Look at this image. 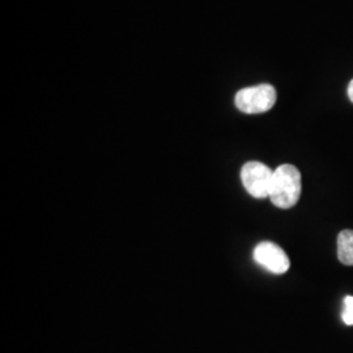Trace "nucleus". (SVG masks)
Wrapping results in <instances>:
<instances>
[{
    "label": "nucleus",
    "mask_w": 353,
    "mask_h": 353,
    "mask_svg": "<svg viewBox=\"0 0 353 353\" xmlns=\"http://www.w3.org/2000/svg\"><path fill=\"white\" fill-rule=\"evenodd\" d=\"M301 173L294 165H280L274 170L270 201L281 210L294 207L301 196Z\"/></svg>",
    "instance_id": "1"
},
{
    "label": "nucleus",
    "mask_w": 353,
    "mask_h": 353,
    "mask_svg": "<svg viewBox=\"0 0 353 353\" xmlns=\"http://www.w3.org/2000/svg\"><path fill=\"white\" fill-rule=\"evenodd\" d=\"M278 93L271 84H261L237 92L234 102L237 109L245 114H262L271 110L276 103Z\"/></svg>",
    "instance_id": "2"
},
{
    "label": "nucleus",
    "mask_w": 353,
    "mask_h": 353,
    "mask_svg": "<svg viewBox=\"0 0 353 353\" xmlns=\"http://www.w3.org/2000/svg\"><path fill=\"white\" fill-rule=\"evenodd\" d=\"M274 170L259 161H249L241 169V181L243 188L256 199L270 198Z\"/></svg>",
    "instance_id": "3"
},
{
    "label": "nucleus",
    "mask_w": 353,
    "mask_h": 353,
    "mask_svg": "<svg viewBox=\"0 0 353 353\" xmlns=\"http://www.w3.org/2000/svg\"><path fill=\"white\" fill-rule=\"evenodd\" d=\"M254 259L258 265L265 267V270L276 275L285 274L290 267V261L287 252L279 245L270 241L261 242L254 249Z\"/></svg>",
    "instance_id": "4"
},
{
    "label": "nucleus",
    "mask_w": 353,
    "mask_h": 353,
    "mask_svg": "<svg viewBox=\"0 0 353 353\" xmlns=\"http://www.w3.org/2000/svg\"><path fill=\"white\" fill-rule=\"evenodd\" d=\"M338 258L343 265H353V230L345 229L338 236Z\"/></svg>",
    "instance_id": "5"
},
{
    "label": "nucleus",
    "mask_w": 353,
    "mask_h": 353,
    "mask_svg": "<svg viewBox=\"0 0 353 353\" xmlns=\"http://www.w3.org/2000/svg\"><path fill=\"white\" fill-rule=\"evenodd\" d=\"M341 318L347 326H353V296H347L344 299V309Z\"/></svg>",
    "instance_id": "6"
},
{
    "label": "nucleus",
    "mask_w": 353,
    "mask_h": 353,
    "mask_svg": "<svg viewBox=\"0 0 353 353\" xmlns=\"http://www.w3.org/2000/svg\"><path fill=\"white\" fill-rule=\"evenodd\" d=\"M348 97H350V100H351L353 103V79L351 80L350 85H348Z\"/></svg>",
    "instance_id": "7"
}]
</instances>
